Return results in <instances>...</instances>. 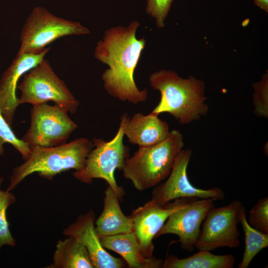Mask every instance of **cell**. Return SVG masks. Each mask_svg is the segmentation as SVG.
<instances>
[{
    "mask_svg": "<svg viewBox=\"0 0 268 268\" xmlns=\"http://www.w3.org/2000/svg\"><path fill=\"white\" fill-rule=\"evenodd\" d=\"M46 47L39 54L24 53L16 55L0 79V110L7 123L11 127L15 112L19 105L16 90L19 79L38 65L50 50Z\"/></svg>",
    "mask_w": 268,
    "mask_h": 268,
    "instance_id": "obj_14",
    "label": "cell"
},
{
    "mask_svg": "<svg viewBox=\"0 0 268 268\" xmlns=\"http://www.w3.org/2000/svg\"><path fill=\"white\" fill-rule=\"evenodd\" d=\"M77 127L68 112L58 105H34L31 109L30 126L21 139L30 148L58 146L66 143Z\"/></svg>",
    "mask_w": 268,
    "mask_h": 268,
    "instance_id": "obj_8",
    "label": "cell"
},
{
    "mask_svg": "<svg viewBox=\"0 0 268 268\" xmlns=\"http://www.w3.org/2000/svg\"><path fill=\"white\" fill-rule=\"evenodd\" d=\"M93 147L92 141L80 137L58 146L31 147L28 158L13 170L6 190L11 191L34 173L51 180L57 175L70 169L80 170Z\"/></svg>",
    "mask_w": 268,
    "mask_h": 268,
    "instance_id": "obj_3",
    "label": "cell"
},
{
    "mask_svg": "<svg viewBox=\"0 0 268 268\" xmlns=\"http://www.w3.org/2000/svg\"><path fill=\"white\" fill-rule=\"evenodd\" d=\"M253 103L255 114L259 117H268V74L263 75L261 80L253 83Z\"/></svg>",
    "mask_w": 268,
    "mask_h": 268,
    "instance_id": "obj_23",
    "label": "cell"
},
{
    "mask_svg": "<svg viewBox=\"0 0 268 268\" xmlns=\"http://www.w3.org/2000/svg\"><path fill=\"white\" fill-rule=\"evenodd\" d=\"M11 127L0 110V155L3 154V144L8 143L20 153L23 159L25 160L30 155V148L26 143L15 135Z\"/></svg>",
    "mask_w": 268,
    "mask_h": 268,
    "instance_id": "obj_22",
    "label": "cell"
},
{
    "mask_svg": "<svg viewBox=\"0 0 268 268\" xmlns=\"http://www.w3.org/2000/svg\"><path fill=\"white\" fill-rule=\"evenodd\" d=\"M149 82L161 95L152 113L158 115L168 113L183 125L207 114L208 107L203 81L192 76L183 78L173 70L161 69L151 74Z\"/></svg>",
    "mask_w": 268,
    "mask_h": 268,
    "instance_id": "obj_2",
    "label": "cell"
},
{
    "mask_svg": "<svg viewBox=\"0 0 268 268\" xmlns=\"http://www.w3.org/2000/svg\"><path fill=\"white\" fill-rule=\"evenodd\" d=\"M242 206L241 202L236 200L228 205L212 208L203 220L195 248L210 251L221 247H238V224Z\"/></svg>",
    "mask_w": 268,
    "mask_h": 268,
    "instance_id": "obj_9",
    "label": "cell"
},
{
    "mask_svg": "<svg viewBox=\"0 0 268 268\" xmlns=\"http://www.w3.org/2000/svg\"><path fill=\"white\" fill-rule=\"evenodd\" d=\"M170 131L167 123L151 112L147 115L137 113L129 118L124 134L129 142L144 147L162 141Z\"/></svg>",
    "mask_w": 268,
    "mask_h": 268,
    "instance_id": "obj_15",
    "label": "cell"
},
{
    "mask_svg": "<svg viewBox=\"0 0 268 268\" xmlns=\"http://www.w3.org/2000/svg\"><path fill=\"white\" fill-rule=\"evenodd\" d=\"M173 0H147L146 12L155 20L158 28L164 27Z\"/></svg>",
    "mask_w": 268,
    "mask_h": 268,
    "instance_id": "obj_25",
    "label": "cell"
},
{
    "mask_svg": "<svg viewBox=\"0 0 268 268\" xmlns=\"http://www.w3.org/2000/svg\"><path fill=\"white\" fill-rule=\"evenodd\" d=\"M140 23L132 21L127 26H116L106 30L95 47L94 58L108 66L102 74L104 87L111 96L133 104L145 102L146 88L140 90L134 79L135 68L146 45L136 37Z\"/></svg>",
    "mask_w": 268,
    "mask_h": 268,
    "instance_id": "obj_1",
    "label": "cell"
},
{
    "mask_svg": "<svg viewBox=\"0 0 268 268\" xmlns=\"http://www.w3.org/2000/svg\"><path fill=\"white\" fill-rule=\"evenodd\" d=\"M103 247L122 256L131 268H162L163 260L154 257L147 258L142 254L136 237L133 232L100 237Z\"/></svg>",
    "mask_w": 268,
    "mask_h": 268,
    "instance_id": "obj_16",
    "label": "cell"
},
{
    "mask_svg": "<svg viewBox=\"0 0 268 268\" xmlns=\"http://www.w3.org/2000/svg\"><path fill=\"white\" fill-rule=\"evenodd\" d=\"M95 214L91 209L78 216L64 229L67 236H72L86 248L94 268H122L127 264L122 258L111 255L102 246L95 229Z\"/></svg>",
    "mask_w": 268,
    "mask_h": 268,
    "instance_id": "obj_13",
    "label": "cell"
},
{
    "mask_svg": "<svg viewBox=\"0 0 268 268\" xmlns=\"http://www.w3.org/2000/svg\"><path fill=\"white\" fill-rule=\"evenodd\" d=\"M104 194L103 209L95 222V229L99 237L133 232L132 220L121 210L117 195L109 186Z\"/></svg>",
    "mask_w": 268,
    "mask_h": 268,
    "instance_id": "obj_17",
    "label": "cell"
},
{
    "mask_svg": "<svg viewBox=\"0 0 268 268\" xmlns=\"http://www.w3.org/2000/svg\"><path fill=\"white\" fill-rule=\"evenodd\" d=\"M192 154L190 149L180 151L166 181L153 187L152 199L161 204L180 199H212L214 201L224 199L225 193L219 188L202 189L192 184L187 174Z\"/></svg>",
    "mask_w": 268,
    "mask_h": 268,
    "instance_id": "obj_10",
    "label": "cell"
},
{
    "mask_svg": "<svg viewBox=\"0 0 268 268\" xmlns=\"http://www.w3.org/2000/svg\"><path fill=\"white\" fill-rule=\"evenodd\" d=\"M16 200L15 196L11 191L0 190V248L4 245L15 246V240L9 229L6 211Z\"/></svg>",
    "mask_w": 268,
    "mask_h": 268,
    "instance_id": "obj_21",
    "label": "cell"
},
{
    "mask_svg": "<svg viewBox=\"0 0 268 268\" xmlns=\"http://www.w3.org/2000/svg\"><path fill=\"white\" fill-rule=\"evenodd\" d=\"M59 240L48 268H94L85 247L72 236Z\"/></svg>",
    "mask_w": 268,
    "mask_h": 268,
    "instance_id": "obj_18",
    "label": "cell"
},
{
    "mask_svg": "<svg viewBox=\"0 0 268 268\" xmlns=\"http://www.w3.org/2000/svg\"><path fill=\"white\" fill-rule=\"evenodd\" d=\"M193 199H177L165 204H161L151 199L133 210L129 217L133 223V232L145 257H154L153 240L169 215Z\"/></svg>",
    "mask_w": 268,
    "mask_h": 268,
    "instance_id": "obj_11",
    "label": "cell"
},
{
    "mask_svg": "<svg viewBox=\"0 0 268 268\" xmlns=\"http://www.w3.org/2000/svg\"><path fill=\"white\" fill-rule=\"evenodd\" d=\"M89 29L77 21L57 16L47 9L35 7L25 22L20 33L16 55L39 54L50 44L63 37L86 35Z\"/></svg>",
    "mask_w": 268,
    "mask_h": 268,
    "instance_id": "obj_7",
    "label": "cell"
},
{
    "mask_svg": "<svg viewBox=\"0 0 268 268\" xmlns=\"http://www.w3.org/2000/svg\"><path fill=\"white\" fill-rule=\"evenodd\" d=\"M2 181H3V178L1 177L0 176V187L2 184Z\"/></svg>",
    "mask_w": 268,
    "mask_h": 268,
    "instance_id": "obj_27",
    "label": "cell"
},
{
    "mask_svg": "<svg viewBox=\"0 0 268 268\" xmlns=\"http://www.w3.org/2000/svg\"><path fill=\"white\" fill-rule=\"evenodd\" d=\"M193 255L178 258L168 255L163 261V268H232L235 262V256L228 254L214 255L207 250H199Z\"/></svg>",
    "mask_w": 268,
    "mask_h": 268,
    "instance_id": "obj_19",
    "label": "cell"
},
{
    "mask_svg": "<svg viewBox=\"0 0 268 268\" xmlns=\"http://www.w3.org/2000/svg\"><path fill=\"white\" fill-rule=\"evenodd\" d=\"M255 4L261 9L268 12V0H254Z\"/></svg>",
    "mask_w": 268,
    "mask_h": 268,
    "instance_id": "obj_26",
    "label": "cell"
},
{
    "mask_svg": "<svg viewBox=\"0 0 268 268\" xmlns=\"http://www.w3.org/2000/svg\"><path fill=\"white\" fill-rule=\"evenodd\" d=\"M214 201L212 199H192L169 215L155 238L168 234L176 235L181 248L186 251L193 252L203 220L214 206Z\"/></svg>",
    "mask_w": 268,
    "mask_h": 268,
    "instance_id": "obj_12",
    "label": "cell"
},
{
    "mask_svg": "<svg viewBox=\"0 0 268 268\" xmlns=\"http://www.w3.org/2000/svg\"><path fill=\"white\" fill-rule=\"evenodd\" d=\"M239 222L245 235V249L238 268H247L255 257L268 246V234L263 233L252 227L247 218L245 208L242 205L239 213Z\"/></svg>",
    "mask_w": 268,
    "mask_h": 268,
    "instance_id": "obj_20",
    "label": "cell"
},
{
    "mask_svg": "<svg viewBox=\"0 0 268 268\" xmlns=\"http://www.w3.org/2000/svg\"><path fill=\"white\" fill-rule=\"evenodd\" d=\"M183 146V134L176 130L170 131L162 141L139 147L129 157L122 170L123 176L138 191L154 187L168 177Z\"/></svg>",
    "mask_w": 268,
    "mask_h": 268,
    "instance_id": "obj_4",
    "label": "cell"
},
{
    "mask_svg": "<svg viewBox=\"0 0 268 268\" xmlns=\"http://www.w3.org/2000/svg\"><path fill=\"white\" fill-rule=\"evenodd\" d=\"M129 118L127 113L121 117L119 129L110 140L93 138L94 147L88 154L84 167L72 173L75 178L87 184L91 183L94 179L104 180L120 200L122 199L124 191L117 183L115 171L116 169L122 170L130 157L129 147L123 141L124 130Z\"/></svg>",
    "mask_w": 268,
    "mask_h": 268,
    "instance_id": "obj_5",
    "label": "cell"
},
{
    "mask_svg": "<svg viewBox=\"0 0 268 268\" xmlns=\"http://www.w3.org/2000/svg\"><path fill=\"white\" fill-rule=\"evenodd\" d=\"M248 222L255 229L268 234V198L260 199L251 209Z\"/></svg>",
    "mask_w": 268,
    "mask_h": 268,
    "instance_id": "obj_24",
    "label": "cell"
},
{
    "mask_svg": "<svg viewBox=\"0 0 268 268\" xmlns=\"http://www.w3.org/2000/svg\"><path fill=\"white\" fill-rule=\"evenodd\" d=\"M22 76L17 87L21 92L18 98L19 105H34L52 101L71 114L77 111L79 101L56 74L47 60L44 58Z\"/></svg>",
    "mask_w": 268,
    "mask_h": 268,
    "instance_id": "obj_6",
    "label": "cell"
}]
</instances>
